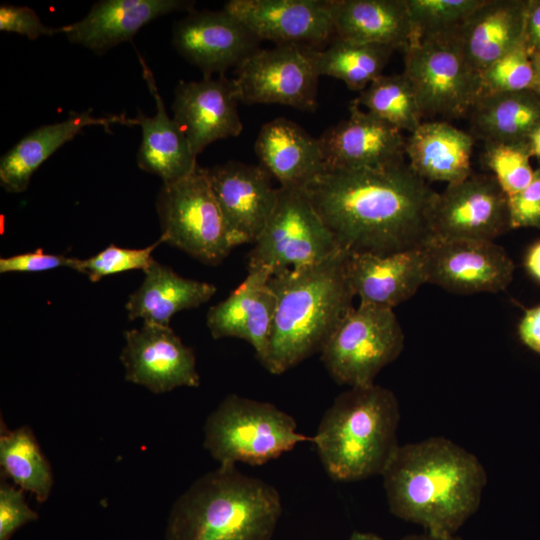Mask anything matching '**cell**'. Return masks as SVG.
Here are the masks:
<instances>
[{
    "instance_id": "6da1fadb",
    "label": "cell",
    "mask_w": 540,
    "mask_h": 540,
    "mask_svg": "<svg viewBox=\"0 0 540 540\" xmlns=\"http://www.w3.org/2000/svg\"><path fill=\"white\" fill-rule=\"evenodd\" d=\"M338 248L348 254L419 250L433 238L438 197L406 163L389 169H327L305 188Z\"/></svg>"
},
{
    "instance_id": "7a4b0ae2",
    "label": "cell",
    "mask_w": 540,
    "mask_h": 540,
    "mask_svg": "<svg viewBox=\"0 0 540 540\" xmlns=\"http://www.w3.org/2000/svg\"><path fill=\"white\" fill-rule=\"evenodd\" d=\"M381 476L390 512L439 536L456 535L487 483L480 460L444 437L399 445Z\"/></svg>"
},
{
    "instance_id": "3957f363",
    "label": "cell",
    "mask_w": 540,
    "mask_h": 540,
    "mask_svg": "<svg viewBox=\"0 0 540 540\" xmlns=\"http://www.w3.org/2000/svg\"><path fill=\"white\" fill-rule=\"evenodd\" d=\"M348 253L271 275L276 297L267 358L263 366L282 374L323 347L353 308L354 293L346 273Z\"/></svg>"
},
{
    "instance_id": "277c9868",
    "label": "cell",
    "mask_w": 540,
    "mask_h": 540,
    "mask_svg": "<svg viewBox=\"0 0 540 540\" xmlns=\"http://www.w3.org/2000/svg\"><path fill=\"white\" fill-rule=\"evenodd\" d=\"M281 514L274 486L219 465L174 502L164 540H270Z\"/></svg>"
},
{
    "instance_id": "5b68a950",
    "label": "cell",
    "mask_w": 540,
    "mask_h": 540,
    "mask_svg": "<svg viewBox=\"0 0 540 540\" xmlns=\"http://www.w3.org/2000/svg\"><path fill=\"white\" fill-rule=\"evenodd\" d=\"M400 407L375 383L339 394L324 413L313 442L327 474L353 482L381 475L399 447Z\"/></svg>"
},
{
    "instance_id": "8992f818",
    "label": "cell",
    "mask_w": 540,
    "mask_h": 540,
    "mask_svg": "<svg viewBox=\"0 0 540 540\" xmlns=\"http://www.w3.org/2000/svg\"><path fill=\"white\" fill-rule=\"evenodd\" d=\"M204 448L220 465H263L302 442L296 420L272 403L227 395L204 424Z\"/></svg>"
},
{
    "instance_id": "52a82bcc",
    "label": "cell",
    "mask_w": 540,
    "mask_h": 540,
    "mask_svg": "<svg viewBox=\"0 0 540 540\" xmlns=\"http://www.w3.org/2000/svg\"><path fill=\"white\" fill-rule=\"evenodd\" d=\"M156 210L161 240L208 265L220 264L234 248L205 169L163 183Z\"/></svg>"
},
{
    "instance_id": "ba28073f",
    "label": "cell",
    "mask_w": 540,
    "mask_h": 540,
    "mask_svg": "<svg viewBox=\"0 0 540 540\" xmlns=\"http://www.w3.org/2000/svg\"><path fill=\"white\" fill-rule=\"evenodd\" d=\"M248 254V270L272 275L318 264L340 251L304 188L278 187L275 206Z\"/></svg>"
},
{
    "instance_id": "9c48e42d",
    "label": "cell",
    "mask_w": 540,
    "mask_h": 540,
    "mask_svg": "<svg viewBox=\"0 0 540 540\" xmlns=\"http://www.w3.org/2000/svg\"><path fill=\"white\" fill-rule=\"evenodd\" d=\"M403 347L404 333L393 309L359 303L341 321L320 354L336 383L354 387L373 384Z\"/></svg>"
},
{
    "instance_id": "30bf717a",
    "label": "cell",
    "mask_w": 540,
    "mask_h": 540,
    "mask_svg": "<svg viewBox=\"0 0 540 540\" xmlns=\"http://www.w3.org/2000/svg\"><path fill=\"white\" fill-rule=\"evenodd\" d=\"M423 118L454 119L471 111L481 95L480 75L469 65L453 35L421 38L404 51Z\"/></svg>"
},
{
    "instance_id": "8fae6325",
    "label": "cell",
    "mask_w": 540,
    "mask_h": 540,
    "mask_svg": "<svg viewBox=\"0 0 540 540\" xmlns=\"http://www.w3.org/2000/svg\"><path fill=\"white\" fill-rule=\"evenodd\" d=\"M309 46L275 45L259 49L235 71L240 102L280 104L314 112L318 107V79Z\"/></svg>"
},
{
    "instance_id": "7c38bea8",
    "label": "cell",
    "mask_w": 540,
    "mask_h": 540,
    "mask_svg": "<svg viewBox=\"0 0 540 540\" xmlns=\"http://www.w3.org/2000/svg\"><path fill=\"white\" fill-rule=\"evenodd\" d=\"M421 250L427 283L452 293H497L513 278V261L494 241L433 237Z\"/></svg>"
},
{
    "instance_id": "4fadbf2b",
    "label": "cell",
    "mask_w": 540,
    "mask_h": 540,
    "mask_svg": "<svg viewBox=\"0 0 540 540\" xmlns=\"http://www.w3.org/2000/svg\"><path fill=\"white\" fill-rule=\"evenodd\" d=\"M509 229L508 197L493 175L472 173L438 194L433 237L494 241Z\"/></svg>"
},
{
    "instance_id": "5bb4252c",
    "label": "cell",
    "mask_w": 540,
    "mask_h": 540,
    "mask_svg": "<svg viewBox=\"0 0 540 540\" xmlns=\"http://www.w3.org/2000/svg\"><path fill=\"white\" fill-rule=\"evenodd\" d=\"M124 338L120 360L126 381L155 394L199 386L194 351L170 326L143 323L139 329L125 331Z\"/></svg>"
},
{
    "instance_id": "9a60e30c",
    "label": "cell",
    "mask_w": 540,
    "mask_h": 540,
    "mask_svg": "<svg viewBox=\"0 0 540 540\" xmlns=\"http://www.w3.org/2000/svg\"><path fill=\"white\" fill-rule=\"evenodd\" d=\"M259 43L241 21L224 9L192 10L172 30L174 48L205 78L236 69L260 49Z\"/></svg>"
},
{
    "instance_id": "2e32d148",
    "label": "cell",
    "mask_w": 540,
    "mask_h": 540,
    "mask_svg": "<svg viewBox=\"0 0 540 540\" xmlns=\"http://www.w3.org/2000/svg\"><path fill=\"white\" fill-rule=\"evenodd\" d=\"M234 247L254 244L275 206L278 188L260 165L228 161L205 169Z\"/></svg>"
},
{
    "instance_id": "e0dca14e",
    "label": "cell",
    "mask_w": 540,
    "mask_h": 540,
    "mask_svg": "<svg viewBox=\"0 0 540 540\" xmlns=\"http://www.w3.org/2000/svg\"><path fill=\"white\" fill-rule=\"evenodd\" d=\"M327 169H389L405 164L402 131L361 110L352 101L349 117L318 138Z\"/></svg>"
},
{
    "instance_id": "ac0fdd59",
    "label": "cell",
    "mask_w": 540,
    "mask_h": 540,
    "mask_svg": "<svg viewBox=\"0 0 540 540\" xmlns=\"http://www.w3.org/2000/svg\"><path fill=\"white\" fill-rule=\"evenodd\" d=\"M239 102L236 81L226 75L178 83L172 104L173 119L196 157L209 144L242 132Z\"/></svg>"
},
{
    "instance_id": "d6986e66",
    "label": "cell",
    "mask_w": 540,
    "mask_h": 540,
    "mask_svg": "<svg viewBox=\"0 0 540 540\" xmlns=\"http://www.w3.org/2000/svg\"><path fill=\"white\" fill-rule=\"evenodd\" d=\"M223 9L260 41L317 49L335 38L330 0H230Z\"/></svg>"
},
{
    "instance_id": "ffe728a7",
    "label": "cell",
    "mask_w": 540,
    "mask_h": 540,
    "mask_svg": "<svg viewBox=\"0 0 540 540\" xmlns=\"http://www.w3.org/2000/svg\"><path fill=\"white\" fill-rule=\"evenodd\" d=\"M271 273L250 269L244 281L222 302L212 306L206 323L214 339L234 337L247 341L263 365L268 354L276 297L269 285Z\"/></svg>"
},
{
    "instance_id": "44dd1931",
    "label": "cell",
    "mask_w": 540,
    "mask_h": 540,
    "mask_svg": "<svg viewBox=\"0 0 540 540\" xmlns=\"http://www.w3.org/2000/svg\"><path fill=\"white\" fill-rule=\"evenodd\" d=\"M194 10L188 0H101L87 15L61 26L62 34L74 44L102 55L123 42H131L146 24L174 11Z\"/></svg>"
},
{
    "instance_id": "7402d4cb",
    "label": "cell",
    "mask_w": 540,
    "mask_h": 540,
    "mask_svg": "<svg viewBox=\"0 0 540 540\" xmlns=\"http://www.w3.org/2000/svg\"><path fill=\"white\" fill-rule=\"evenodd\" d=\"M346 273L360 303L393 309L427 283L422 250L390 255L348 254Z\"/></svg>"
},
{
    "instance_id": "603a6c76",
    "label": "cell",
    "mask_w": 540,
    "mask_h": 540,
    "mask_svg": "<svg viewBox=\"0 0 540 540\" xmlns=\"http://www.w3.org/2000/svg\"><path fill=\"white\" fill-rule=\"evenodd\" d=\"M134 126V118L124 113L96 117L93 109L70 112L69 116L57 123L47 124L31 131L8 150L0 160L1 187L11 193L27 189L31 176L45 160L66 142L88 126H102L111 132L113 124Z\"/></svg>"
},
{
    "instance_id": "cb8c5ba5",
    "label": "cell",
    "mask_w": 540,
    "mask_h": 540,
    "mask_svg": "<svg viewBox=\"0 0 540 540\" xmlns=\"http://www.w3.org/2000/svg\"><path fill=\"white\" fill-rule=\"evenodd\" d=\"M528 0H484L453 34L457 45L480 75L524 40Z\"/></svg>"
},
{
    "instance_id": "d4e9b609",
    "label": "cell",
    "mask_w": 540,
    "mask_h": 540,
    "mask_svg": "<svg viewBox=\"0 0 540 540\" xmlns=\"http://www.w3.org/2000/svg\"><path fill=\"white\" fill-rule=\"evenodd\" d=\"M254 151L280 187L305 188L326 170L319 139L284 117L261 127Z\"/></svg>"
},
{
    "instance_id": "484cf974",
    "label": "cell",
    "mask_w": 540,
    "mask_h": 540,
    "mask_svg": "<svg viewBox=\"0 0 540 540\" xmlns=\"http://www.w3.org/2000/svg\"><path fill=\"white\" fill-rule=\"evenodd\" d=\"M138 54L143 78L156 104V113L147 117L140 109L134 118L141 127L142 141L137 153L138 167L171 183L190 175L197 167L196 156L187 138L173 118H170L156 85L155 78L142 56Z\"/></svg>"
},
{
    "instance_id": "4316f807",
    "label": "cell",
    "mask_w": 540,
    "mask_h": 540,
    "mask_svg": "<svg viewBox=\"0 0 540 540\" xmlns=\"http://www.w3.org/2000/svg\"><path fill=\"white\" fill-rule=\"evenodd\" d=\"M335 38L405 51L415 39L407 0H330Z\"/></svg>"
},
{
    "instance_id": "83f0119b",
    "label": "cell",
    "mask_w": 540,
    "mask_h": 540,
    "mask_svg": "<svg viewBox=\"0 0 540 540\" xmlns=\"http://www.w3.org/2000/svg\"><path fill=\"white\" fill-rule=\"evenodd\" d=\"M474 137L443 121L422 122L406 138L410 169L427 181L459 182L472 174Z\"/></svg>"
},
{
    "instance_id": "f1b7e54d",
    "label": "cell",
    "mask_w": 540,
    "mask_h": 540,
    "mask_svg": "<svg viewBox=\"0 0 540 540\" xmlns=\"http://www.w3.org/2000/svg\"><path fill=\"white\" fill-rule=\"evenodd\" d=\"M139 288L125 305L130 320L169 326L171 318L182 310L197 308L216 293V286L184 278L172 268L152 260Z\"/></svg>"
},
{
    "instance_id": "f546056e",
    "label": "cell",
    "mask_w": 540,
    "mask_h": 540,
    "mask_svg": "<svg viewBox=\"0 0 540 540\" xmlns=\"http://www.w3.org/2000/svg\"><path fill=\"white\" fill-rule=\"evenodd\" d=\"M469 115L472 133L485 143H528L540 126V95L532 90L483 94Z\"/></svg>"
},
{
    "instance_id": "4dcf8cb0",
    "label": "cell",
    "mask_w": 540,
    "mask_h": 540,
    "mask_svg": "<svg viewBox=\"0 0 540 540\" xmlns=\"http://www.w3.org/2000/svg\"><path fill=\"white\" fill-rule=\"evenodd\" d=\"M395 49L379 44L358 43L334 38L327 48L308 47V52L320 76L342 80L355 91L364 90L382 71Z\"/></svg>"
},
{
    "instance_id": "1f68e13d",
    "label": "cell",
    "mask_w": 540,
    "mask_h": 540,
    "mask_svg": "<svg viewBox=\"0 0 540 540\" xmlns=\"http://www.w3.org/2000/svg\"><path fill=\"white\" fill-rule=\"evenodd\" d=\"M0 467L2 478L45 502L53 487L50 464L29 426L9 430L1 426Z\"/></svg>"
},
{
    "instance_id": "d6a6232c",
    "label": "cell",
    "mask_w": 540,
    "mask_h": 540,
    "mask_svg": "<svg viewBox=\"0 0 540 540\" xmlns=\"http://www.w3.org/2000/svg\"><path fill=\"white\" fill-rule=\"evenodd\" d=\"M353 101L401 131L412 133L422 123L417 96L404 73L380 75Z\"/></svg>"
},
{
    "instance_id": "836d02e7",
    "label": "cell",
    "mask_w": 540,
    "mask_h": 540,
    "mask_svg": "<svg viewBox=\"0 0 540 540\" xmlns=\"http://www.w3.org/2000/svg\"><path fill=\"white\" fill-rule=\"evenodd\" d=\"M484 0H407L417 39L453 35Z\"/></svg>"
},
{
    "instance_id": "e575fe53",
    "label": "cell",
    "mask_w": 540,
    "mask_h": 540,
    "mask_svg": "<svg viewBox=\"0 0 540 540\" xmlns=\"http://www.w3.org/2000/svg\"><path fill=\"white\" fill-rule=\"evenodd\" d=\"M531 157L528 143H485L482 155L484 164L493 172L507 197L519 193L532 181Z\"/></svg>"
},
{
    "instance_id": "d590c367",
    "label": "cell",
    "mask_w": 540,
    "mask_h": 540,
    "mask_svg": "<svg viewBox=\"0 0 540 540\" xmlns=\"http://www.w3.org/2000/svg\"><path fill=\"white\" fill-rule=\"evenodd\" d=\"M481 95L535 91V72L524 40L480 74ZM480 95V96H481Z\"/></svg>"
},
{
    "instance_id": "8d00e7d4",
    "label": "cell",
    "mask_w": 540,
    "mask_h": 540,
    "mask_svg": "<svg viewBox=\"0 0 540 540\" xmlns=\"http://www.w3.org/2000/svg\"><path fill=\"white\" fill-rule=\"evenodd\" d=\"M162 243L163 241L159 238L152 245L141 249L121 248L110 244L87 259L77 258L73 270L86 275L92 282H97L105 276L130 270H143L145 272L153 260V250Z\"/></svg>"
},
{
    "instance_id": "74e56055",
    "label": "cell",
    "mask_w": 540,
    "mask_h": 540,
    "mask_svg": "<svg viewBox=\"0 0 540 540\" xmlns=\"http://www.w3.org/2000/svg\"><path fill=\"white\" fill-rule=\"evenodd\" d=\"M37 519L38 514L25 501L24 490L1 478L0 540H9L20 527Z\"/></svg>"
},
{
    "instance_id": "f35d334b",
    "label": "cell",
    "mask_w": 540,
    "mask_h": 540,
    "mask_svg": "<svg viewBox=\"0 0 540 540\" xmlns=\"http://www.w3.org/2000/svg\"><path fill=\"white\" fill-rule=\"evenodd\" d=\"M0 30L18 33L30 40L62 33L61 27L46 26L33 9L11 4L0 6Z\"/></svg>"
},
{
    "instance_id": "ab89813d",
    "label": "cell",
    "mask_w": 540,
    "mask_h": 540,
    "mask_svg": "<svg viewBox=\"0 0 540 540\" xmlns=\"http://www.w3.org/2000/svg\"><path fill=\"white\" fill-rule=\"evenodd\" d=\"M511 229L534 227L540 229V168L534 170L530 184L508 197Z\"/></svg>"
},
{
    "instance_id": "60d3db41",
    "label": "cell",
    "mask_w": 540,
    "mask_h": 540,
    "mask_svg": "<svg viewBox=\"0 0 540 540\" xmlns=\"http://www.w3.org/2000/svg\"><path fill=\"white\" fill-rule=\"evenodd\" d=\"M77 258L49 254L41 248L33 252L0 258V272H42L59 267L74 269Z\"/></svg>"
},
{
    "instance_id": "b9f144b4",
    "label": "cell",
    "mask_w": 540,
    "mask_h": 540,
    "mask_svg": "<svg viewBox=\"0 0 540 540\" xmlns=\"http://www.w3.org/2000/svg\"><path fill=\"white\" fill-rule=\"evenodd\" d=\"M518 335L524 345L540 354V305L525 311L518 324Z\"/></svg>"
},
{
    "instance_id": "7bdbcfd3",
    "label": "cell",
    "mask_w": 540,
    "mask_h": 540,
    "mask_svg": "<svg viewBox=\"0 0 540 540\" xmlns=\"http://www.w3.org/2000/svg\"><path fill=\"white\" fill-rule=\"evenodd\" d=\"M524 43L530 56L540 53V0H528Z\"/></svg>"
},
{
    "instance_id": "ee69618b",
    "label": "cell",
    "mask_w": 540,
    "mask_h": 540,
    "mask_svg": "<svg viewBox=\"0 0 540 540\" xmlns=\"http://www.w3.org/2000/svg\"><path fill=\"white\" fill-rule=\"evenodd\" d=\"M525 267L528 273L540 282V241L529 248L525 257Z\"/></svg>"
},
{
    "instance_id": "f6af8a7d",
    "label": "cell",
    "mask_w": 540,
    "mask_h": 540,
    "mask_svg": "<svg viewBox=\"0 0 540 540\" xmlns=\"http://www.w3.org/2000/svg\"><path fill=\"white\" fill-rule=\"evenodd\" d=\"M399 540H461L456 535L453 536H439L434 535L428 532L422 533V534H410L402 537Z\"/></svg>"
},
{
    "instance_id": "bcb514c9",
    "label": "cell",
    "mask_w": 540,
    "mask_h": 540,
    "mask_svg": "<svg viewBox=\"0 0 540 540\" xmlns=\"http://www.w3.org/2000/svg\"><path fill=\"white\" fill-rule=\"evenodd\" d=\"M528 147L531 156L540 158V126L529 137Z\"/></svg>"
},
{
    "instance_id": "7dc6e473",
    "label": "cell",
    "mask_w": 540,
    "mask_h": 540,
    "mask_svg": "<svg viewBox=\"0 0 540 540\" xmlns=\"http://www.w3.org/2000/svg\"><path fill=\"white\" fill-rule=\"evenodd\" d=\"M535 72V92L540 95V53L530 56Z\"/></svg>"
},
{
    "instance_id": "c3c4849f",
    "label": "cell",
    "mask_w": 540,
    "mask_h": 540,
    "mask_svg": "<svg viewBox=\"0 0 540 540\" xmlns=\"http://www.w3.org/2000/svg\"><path fill=\"white\" fill-rule=\"evenodd\" d=\"M348 540H384L382 537L371 532H353Z\"/></svg>"
}]
</instances>
